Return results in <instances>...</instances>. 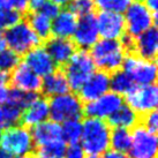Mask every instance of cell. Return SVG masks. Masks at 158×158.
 Returning <instances> with one entry per match:
<instances>
[{"label": "cell", "mask_w": 158, "mask_h": 158, "mask_svg": "<svg viewBox=\"0 0 158 158\" xmlns=\"http://www.w3.org/2000/svg\"><path fill=\"white\" fill-rule=\"evenodd\" d=\"M95 8L101 12H111V13H123L133 0H92Z\"/></svg>", "instance_id": "4dcf8cb0"}, {"label": "cell", "mask_w": 158, "mask_h": 158, "mask_svg": "<svg viewBox=\"0 0 158 158\" xmlns=\"http://www.w3.org/2000/svg\"><path fill=\"white\" fill-rule=\"evenodd\" d=\"M125 27L126 36L135 40L137 36L156 26V14L150 12L143 1H132L125 10Z\"/></svg>", "instance_id": "277c9868"}, {"label": "cell", "mask_w": 158, "mask_h": 158, "mask_svg": "<svg viewBox=\"0 0 158 158\" xmlns=\"http://www.w3.org/2000/svg\"><path fill=\"white\" fill-rule=\"evenodd\" d=\"M0 158H12V155H9L7 151H5V150L0 147Z\"/></svg>", "instance_id": "7bdbcfd3"}, {"label": "cell", "mask_w": 158, "mask_h": 158, "mask_svg": "<svg viewBox=\"0 0 158 158\" xmlns=\"http://www.w3.org/2000/svg\"><path fill=\"white\" fill-rule=\"evenodd\" d=\"M110 145L118 152H128L132 145V132L125 128H113L110 134Z\"/></svg>", "instance_id": "484cf974"}, {"label": "cell", "mask_w": 158, "mask_h": 158, "mask_svg": "<svg viewBox=\"0 0 158 158\" xmlns=\"http://www.w3.org/2000/svg\"><path fill=\"white\" fill-rule=\"evenodd\" d=\"M27 67H29L36 75L40 77H44L46 75L53 73L56 69H58L57 65L54 64L50 54L46 52L44 46H37L32 48L31 51L24 54V62Z\"/></svg>", "instance_id": "ac0fdd59"}, {"label": "cell", "mask_w": 158, "mask_h": 158, "mask_svg": "<svg viewBox=\"0 0 158 158\" xmlns=\"http://www.w3.org/2000/svg\"><path fill=\"white\" fill-rule=\"evenodd\" d=\"M23 20V15L13 8L0 9V32L6 31Z\"/></svg>", "instance_id": "d6a6232c"}, {"label": "cell", "mask_w": 158, "mask_h": 158, "mask_svg": "<svg viewBox=\"0 0 158 158\" xmlns=\"http://www.w3.org/2000/svg\"><path fill=\"white\" fill-rule=\"evenodd\" d=\"M145 6L149 8L150 12H152L154 14H156L158 8V0H145Z\"/></svg>", "instance_id": "ab89813d"}, {"label": "cell", "mask_w": 158, "mask_h": 158, "mask_svg": "<svg viewBox=\"0 0 158 158\" xmlns=\"http://www.w3.org/2000/svg\"><path fill=\"white\" fill-rule=\"evenodd\" d=\"M48 1L56 4L57 6H59V7H64V6H68L72 0H48Z\"/></svg>", "instance_id": "60d3db41"}, {"label": "cell", "mask_w": 158, "mask_h": 158, "mask_svg": "<svg viewBox=\"0 0 158 158\" xmlns=\"http://www.w3.org/2000/svg\"><path fill=\"white\" fill-rule=\"evenodd\" d=\"M139 125L141 127H143L145 131L156 134L158 128V117H157V110L150 111L148 113L140 114L139 115Z\"/></svg>", "instance_id": "e575fe53"}, {"label": "cell", "mask_w": 158, "mask_h": 158, "mask_svg": "<svg viewBox=\"0 0 158 158\" xmlns=\"http://www.w3.org/2000/svg\"><path fill=\"white\" fill-rule=\"evenodd\" d=\"M50 113L48 99L44 97H38L22 112L21 123L26 128H31L45 121Z\"/></svg>", "instance_id": "44dd1931"}, {"label": "cell", "mask_w": 158, "mask_h": 158, "mask_svg": "<svg viewBox=\"0 0 158 158\" xmlns=\"http://www.w3.org/2000/svg\"><path fill=\"white\" fill-rule=\"evenodd\" d=\"M2 36L6 46H8L9 50L14 51L20 57L24 56L32 48L42 45L40 40L32 31L30 26L23 20L7 29Z\"/></svg>", "instance_id": "8992f818"}, {"label": "cell", "mask_w": 158, "mask_h": 158, "mask_svg": "<svg viewBox=\"0 0 158 158\" xmlns=\"http://www.w3.org/2000/svg\"><path fill=\"white\" fill-rule=\"evenodd\" d=\"M0 136H1V131H0Z\"/></svg>", "instance_id": "c3c4849f"}, {"label": "cell", "mask_w": 158, "mask_h": 158, "mask_svg": "<svg viewBox=\"0 0 158 158\" xmlns=\"http://www.w3.org/2000/svg\"><path fill=\"white\" fill-rule=\"evenodd\" d=\"M69 90L70 89L68 82L60 68H58L53 73L44 76V79L42 80L40 94L44 96V98L50 99L52 97L67 94V92H69Z\"/></svg>", "instance_id": "7402d4cb"}, {"label": "cell", "mask_w": 158, "mask_h": 158, "mask_svg": "<svg viewBox=\"0 0 158 158\" xmlns=\"http://www.w3.org/2000/svg\"><path fill=\"white\" fill-rule=\"evenodd\" d=\"M135 85L136 84L134 83L132 77L125 70L118 69L110 74V88L112 89V92L119 96H126Z\"/></svg>", "instance_id": "d4e9b609"}, {"label": "cell", "mask_w": 158, "mask_h": 158, "mask_svg": "<svg viewBox=\"0 0 158 158\" xmlns=\"http://www.w3.org/2000/svg\"><path fill=\"white\" fill-rule=\"evenodd\" d=\"M104 158H129V157L126 154L118 152V151H114V150H110V151H106Z\"/></svg>", "instance_id": "f35d334b"}, {"label": "cell", "mask_w": 158, "mask_h": 158, "mask_svg": "<svg viewBox=\"0 0 158 158\" xmlns=\"http://www.w3.org/2000/svg\"><path fill=\"white\" fill-rule=\"evenodd\" d=\"M20 64L21 57L14 51L9 48H4L0 51V72L10 74Z\"/></svg>", "instance_id": "1f68e13d"}, {"label": "cell", "mask_w": 158, "mask_h": 158, "mask_svg": "<svg viewBox=\"0 0 158 158\" xmlns=\"http://www.w3.org/2000/svg\"><path fill=\"white\" fill-rule=\"evenodd\" d=\"M64 158H85L84 150L79 144H70L65 151Z\"/></svg>", "instance_id": "8d00e7d4"}, {"label": "cell", "mask_w": 158, "mask_h": 158, "mask_svg": "<svg viewBox=\"0 0 158 158\" xmlns=\"http://www.w3.org/2000/svg\"><path fill=\"white\" fill-rule=\"evenodd\" d=\"M123 104V99L114 92H106L95 101L83 105V115L88 118H109Z\"/></svg>", "instance_id": "7c38bea8"}, {"label": "cell", "mask_w": 158, "mask_h": 158, "mask_svg": "<svg viewBox=\"0 0 158 158\" xmlns=\"http://www.w3.org/2000/svg\"><path fill=\"white\" fill-rule=\"evenodd\" d=\"M48 106V117L57 123L68 120H80L83 117V103L77 95L72 92L50 98Z\"/></svg>", "instance_id": "5b68a950"}, {"label": "cell", "mask_w": 158, "mask_h": 158, "mask_svg": "<svg viewBox=\"0 0 158 158\" xmlns=\"http://www.w3.org/2000/svg\"><path fill=\"white\" fill-rule=\"evenodd\" d=\"M37 98H38V95L35 94V92H26L12 87L8 90V96H7L6 104L16 106V107L21 109L23 111L26 110L32 102L36 101Z\"/></svg>", "instance_id": "f1b7e54d"}, {"label": "cell", "mask_w": 158, "mask_h": 158, "mask_svg": "<svg viewBox=\"0 0 158 158\" xmlns=\"http://www.w3.org/2000/svg\"><path fill=\"white\" fill-rule=\"evenodd\" d=\"M4 48H6V43H5L4 36H2V34L0 32V51L4 50Z\"/></svg>", "instance_id": "ee69618b"}, {"label": "cell", "mask_w": 158, "mask_h": 158, "mask_svg": "<svg viewBox=\"0 0 158 158\" xmlns=\"http://www.w3.org/2000/svg\"><path fill=\"white\" fill-rule=\"evenodd\" d=\"M110 126L99 118H87L82 123V149L90 155L105 152L110 147Z\"/></svg>", "instance_id": "7a4b0ae2"}, {"label": "cell", "mask_w": 158, "mask_h": 158, "mask_svg": "<svg viewBox=\"0 0 158 158\" xmlns=\"http://www.w3.org/2000/svg\"><path fill=\"white\" fill-rule=\"evenodd\" d=\"M30 133L35 148L62 140L61 126L54 121H43L38 123L31 127Z\"/></svg>", "instance_id": "ffe728a7"}, {"label": "cell", "mask_w": 158, "mask_h": 158, "mask_svg": "<svg viewBox=\"0 0 158 158\" xmlns=\"http://www.w3.org/2000/svg\"><path fill=\"white\" fill-rule=\"evenodd\" d=\"M26 22L30 26L32 31L35 32L37 37L42 43L48 40L51 35V20L46 18L40 12H29L26 14Z\"/></svg>", "instance_id": "cb8c5ba5"}, {"label": "cell", "mask_w": 158, "mask_h": 158, "mask_svg": "<svg viewBox=\"0 0 158 158\" xmlns=\"http://www.w3.org/2000/svg\"><path fill=\"white\" fill-rule=\"evenodd\" d=\"M87 158H102V157L98 156V155H90V156H88Z\"/></svg>", "instance_id": "bcb514c9"}, {"label": "cell", "mask_w": 158, "mask_h": 158, "mask_svg": "<svg viewBox=\"0 0 158 158\" xmlns=\"http://www.w3.org/2000/svg\"><path fill=\"white\" fill-rule=\"evenodd\" d=\"M23 111L10 104H0V131L13 127L21 121Z\"/></svg>", "instance_id": "83f0119b"}, {"label": "cell", "mask_w": 158, "mask_h": 158, "mask_svg": "<svg viewBox=\"0 0 158 158\" xmlns=\"http://www.w3.org/2000/svg\"><path fill=\"white\" fill-rule=\"evenodd\" d=\"M106 123L113 128H125L132 131L139 126V114L127 104H123L114 113L105 120Z\"/></svg>", "instance_id": "603a6c76"}, {"label": "cell", "mask_w": 158, "mask_h": 158, "mask_svg": "<svg viewBox=\"0 0 158 158\" xmlns=\"http://www.w3.org/2000/svg\"><path fill=\"white\" fill-rule=\"evenodd\" d=\"M12 8V0H0V9Z\"/></svg>", "instance_id": "b9f144b4"}, {"label": "cell", "mask_w": 158, "mask_h": 158, "mask_svg": "<svg viewBox=\"0 0 158 158\" xmlns=\"http://www.w3.org/2000/svg\"><path fill=\"white\" fill-rule=\"evenodd\" d=\"M44 48L50 54L58 68H61L66 65L68 60L73 57L77 48L70 38H60V37H50L44 42Z\"/></svg>", "instance_id": "2e32d148"}, {"label": "cell", "mask_w": 158, "mask_h": 158, "mask_svg": "<svg viewBox=\"0 0 158 158\" xmlns=\"http://www.w3.org/2000/svg\"><path fill=\"white\" fill-rule=\"evenodd\" d=\"M79 18L69 9H64L59 12L56 18L51 21V35L53 37L70 38L73 37L77 26Z\"/></svg>", "instance_id": "d6986e66"}, {"label": "cell", "mask_w": 158, "mask_h": 158, "mask_svg": "<svg viewBox=\"0 0 158 158\" xmlns=\"http://www.w3.org/2000/svg\"><path fill=\"white\" fill-rule=\"evenodd\" d=\"M46 1H48V0H28L29 12H37V10H40V8L46 2ZM29 12H28V13H29Z\"/></svg>", "instance_id": "74e56055"}, {"label": "cell", "mask_w": 158, "mask_h": 158, "mask_svg": "<svg viewBox=\"0 0 158 158\" xmlns=\"http://www.w3.org/2000/svg\"><path fill=\"white\" fill-rule=\"evenodd\" d=\"M110 89V74L98 70L94 72L85 83L77 91V96L82 103H89L105 95Z\"/></svg>", "instance_id": "5bb4252c"}, {"label": "cell", "mask_w": 158, "mask_h": 158, "mask_svg": "<svg viewBox=\"0 0 158 158\" xmlns=\"http://www.w3.org/2000/svg\"><path fill=\"white\" fill-rule=\"evenodd\" d=\"M127 105L139 114L156 110L158 103V90L156 84L135 85L126 95Z\"/></svg>", "instance_id": "9c48e42d"}, {"label": "cell", "mask_w": 158, "mask_h": 158, "mask_svg": "<svg viewBox=\"0 0 158 158\" xmlns=\"http://www.w3.org/2000/svg\"><path fill=\"white\" fill-rule=\"evenodd\" d=\"M98 34L105 40H121L126 35V27L123 14L101 12L96 16Z\"/></svg>", "instance_id": "4fadbf2b"}, {"label": "cell", "mask_w": 158, "mask_h": 158, "mask_svg": "<svg viewBox=\"0 0 158 158\" xmlns=\"http://www.w3.org/2000/svg\"><path fill=\"white\" fill-rule=\"evenodd\" d=\"M73 38L75 46L84 51L91 48L96 44V42L99 38V34L95 14H88L79 19Z\"/></svg>", "instance_id": "8fae6325"}, {"label": "cell", "mask_w": 158, "mask_h": 158, "mask_svg": "<svg viewBox=\"0 0 158 158\" xmlns=\"http://www.w3.org/2000/svg\"><path fill=\"white\" fill-rule=\"evenodd\" d=\"M82 135V123L80 120H68L61 126V139L69 144H77Z\"/></svg>", "instance_id": "f546056e"}, {"label": "cell", "mask_w": 158, "mask_h": 158, "mask_svg": "<svg viewBox=\"0 0 158 158\" xmlns=\"http://www.w3.org/2000/svg\"><path fill=\"white\" fill-rule=\"evenodd\" d=\"M38 12H40L43 15H45L46 18H48L51 21H52L53 19L56 18L58 14H59V12H60V7L48 0L44 5L40 7Z\"/></svg>", "instance_id": "d590c367"}, {"label": "cell", "mask_w": 158, "mask_h": 158, "mask_svg": "<svg viewBox=\"0 0 158 158\" xmlns=\"http://www.w3.org/2000/svg\"><path fill=\"white\" fill-rule=\"evenodd\" d=\"M139 1H144V0H139Z\"/></svg>", "instance_id": "7dc6e473"}, {"label": "cell", "mask_w": 158, "mask_h": 158, "mask_svg": "<svg viewBox=\"0 0 158 158\" xmlns=\"http://www.w3.org/2000/svg\"><path fill=\"white\" fill-rule=\"evenodd\" d=\"M126 54L127 52L120 40L102 38L90 48V57L95 66L109 74L121 69Z\"/></svg>", "instance_id": "6da1fadb"}, {"label": "cell", "mask_w": 158, "mask_h": 158, "mask_svg": "<svg viewBox=\"0 0 158 158\" xmlns=\"http://www.w3.org/2000/svg\"><path fill=\"white\" fill-rule=\"evenodd\" d=\"M158 52V31L156 26L133 40L131 53L148 61H156Z\"/></svg>", "instance_id": "9a60e30c"}, {"label": "cell", "mask_w": 158, "mask_h": 158, "mask_svg": "<svg viewBox=\"0 0 158 158\" xmlns=\"http://www.w3.org/2000/svg\"><path fill=\"white\" fill-rule=\"evenodd\" d=\"M66 144L62 140L52 142L45 145L36 147L31 152L32 158H64Z\"/></svg>", "instance_id": "4316f807"}, {"label": "cell", "mask_w": 158, "mask_h": 158, "mask_svg": "<svg viewBox=\"0 0 158 158\" xmlns=\"http://www.w3.org/2000/svg\"><path fill=\"white\" fill-rule=\"evenodd\" d=\"M68 9L72 10L77 16H84L94 13L95 5L92 0H72L68 5Z\"/></svg>", "instance_id": "836d02e7"}, {"label": "cell", "mask_w": 158, "mask_h": 158, "mask_svg": "<svg viewBox=\"0 0 158 158\" xmlns=\"http://www.w3.org/2000/svg\"><path fill=\"white\" fill-rule=\"evenodd\" d=\"M0 145L9 155L15 156L29 155L35 149L29 128L23 126H13L5 129L0 136Z\"/></svg>", "instance_id": "52a82bcc"}, {"label": "cell", "mask_w": 158, "mask_h": 158, "mask_svg": "<svg viewBox=\"0 0 158 158\" xmlns=\"http://www.w3.org/2000/svg\"><path fill=\"white\" fill-rule=\"evenodd\" d=\"M15 158H32V156H31V154H29V155H24V156H18V157Z\"/></svg>", "instance_id": "f6af8a7d"}, {"label": "cell", "mask_w": 158, "mask_h": 158, "mask_svg": "<svg viewBox=\"0 0 158 158\" xmlns=\"http://www.w3.org/2000/svg\"><path fill=\"white\" fill-rule=\"evenodd\" d=\"M129 158H157V136L140 125L133 128Z\"/></svg>", "instance_id": "30bf717a"}, {"label": "cell", "mask_w": 158, "mask_h": 158, "mask_svg": "<svg viewBox=\"0 0 158 158\" xmlns=\"http://www.w3.org/2000/svg\"><path fill=\"white\" fill-rule=\"evenodd\" d=\"M9 83L13 88L19 90L40 94L42 89V77L36 75L24 64H20L9 74Z\"/></svg>", "instance_id": "e0dca14e"}, {"label": "cell", "mask_w": 158, "mask_h": 158, "mask_svg": "<svg viewBox=\"0 0 158 158\" xmlns=\"http://www.w3.org/2000/svg\"><path fill=\"white\" fill-rule=\"evenodd\" d=\"M123 70H125L132 77L134 83L137 85H149L156 82V61L143 60L133 53L126 54L123 64Z\"/></svg>", "instance_id": "ba28073f"}, {"label": "cell", "mask_w": 158, "mask_h": 158, "mask_svg": "<svg viewBox=\"0 0 158 158\" xmlns=\"http://www.w3.org/2000/svg\"><path fill=\"white\" fill-rule=\"evenodd\" d=\"M60 69L66 77L70 90L77 92L95 72L96 66L88 51L77 50L68 62Z\"/></svg>", "instance_id": "3957f363"}]
</instances>
